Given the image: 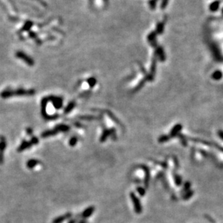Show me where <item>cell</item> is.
<instances>
[{
    "instance_id": "cell-1",
    "label": "cell",
    "mask_w": 223,
    "mask_h": 223,
    "mask_svg": "<svg viewBox=\"0 0 223 223\" xmlns=\"http://www.w3.org/2000/svg\"><path fill=\"white\" fill-rule=\"evenodd\" d=\"M35 92L36 91L34 89H6L1 93L0 96L3 98H8L13 97V96H33L35 94Z\"/></svg>"
},
{
    "instance_id": "cell-12",
    "label": "cell",
    "mask_w": 223,
    "mask_h": 223,
    "mask_svg": "<svg viewBox=\"0 0 223 223\" xmlns=\"http://www.w3.org/2000/svg\"><path fill=\"white\" fill-rule=\"evenodd\" d=\"M41 163L40 161L35 160V159H31V160H28L26 163V166L28 169H33L34 167H36L37 165H38Z\"/></svg>"
},
{
    "instance_id": "cell-7",
    "label": "cell",
    "mask_w": 223,
    "mask_h": 223,
    "mask_svg": "<svg viewBox=\"0 0 223 223\" xmlns=\"http://www.w3.org/2000/svg\"><path fill=\"white\" fill-rule=\"evenodd\" d=\"M147 40L149 44L153 47H157V33L155 31L151 32L147 36Z\"/></svg>"
},
{
    "instance_id": "cell-20",
    "label": "cell",
    "mask_w": 223,
    "mask_h": 223,
    "mask_svg": "<svg viewBox=\"0 0 223 223\" xmlns=\"http://www.w3.org/2000/svg\"><path fill=\"white\" fill-rule=\"evenodd\" d=\"M96 83H97V80L94 77L90 78H89L87 80V84H88V85L90 88H93L95 86Z\"/></svg>"
},
{
    "instance_id": "cell-11",
    "label": "cell",
    "mask_w": 223,
    "mask_h": 223,
    "mask_svg": "<svg viewBox=\"0 0 223 223\" xmlns=\"http://www.w3.org/2000/svg\"><path fill=\"white\" fill-rule=\"evenodd\" d=\"M113 131H114V129H105V130H104L103 132V134L100 136V142H102V143L105 142V141H106V139L108 138V137L111 136V134H112Z\"/></svg>"
},
{
    "instance_id": "cell-22",
    "label": "cell",
    "mask_w": 223,
    "mask_h": 223,
    "mask_svg": "<svg viewBox=\"0 0 223 223\" xmlns=\"http://www.w3.org/2000/svg\"><path fill=\"white\" fill-rule=\"evenodd\" d=\"M169 0H162L161 1V4H160V9L161 10H165L166 7H167L168 4Z\"/></svg>"
},
{
    "instance_id": "cell-24",
    "label": "cell",
    "mask_w": 223,
    "mask_h": 223,
    "mask_svg": "<svg viewBox=\"0 0 223 223\" xmlns=\"http://www.w3.org/2000/svg\"><path fill=\"white\" fill-rule=\"evenodd\" d=\"M79 217H82L80 214H78V215H77V217H75H75H74V218H71V219H70L68 221V223H77V222H78V218H79Z\"/></svg>"
},
{
    "instance_id": "cell-13",
    "label": "cell",
    "mask_w": 223,
    "mask_h": 223,
    "mask_svg": "<svg viewBox=\"0 0 223 223\" xmlns=\"http://www.w3.org/2000/svg\"><path fill=\"white\" fill-rule=\"evenodd\" d=\"M221 1L220 0H215L213 2H212L210 4V10L211 12H216L219 10V6H220Z\"/></svg>"
},
{
    "instance_id": "cell-8",
    "label": "cell",
    "mask_w": 223,
    "mask_h": 223,
    "mask_svg": "<svg viewBox=\"0 0 223 223\" xmlns=\"http://www.w3.org/2000/svg\"><path fill=\"white\" fill-rule=\"evenodd\" d=\"M1 141H0V164H1L4 160V151L6 149L7 142L6 140L4 137L1 138Z\"/></svg>"
},
{
    "instance_id": "cell-17",
    "label": "cell",
    "mask_w": 223,
    "mask_h": 223,
    "mask_svg": "<svg viewBox=\"0 0 223 223\" xmlns=\"http://www.w3.org/2000/svg\"><path fill=\"white\" fill-rule=\"evenodd\" d=\"M164 27L165 24L164 22H159L157 24V26H156V31L155 32L157 33V34H162L163 33L164 31Z\"/></svg>"
},
{
    "instance_id": "cell-21",
    "label": "cell",
    "mask_w": 223,
    "mask_h": 223,
    "mask_svg": "<svg viewBox=\"0 0 223 223\" xmlns=\"http://www.w3.org/2000/svg\"><path fill=\"white\" fill-rule=\"evenodd\" d=\"M78 142V138L76 137V136H73V137H72L71 138H70L69 141V146H75V145L77 144Z\"/></svg>"
},
{
    "instance_id": "cell-6",
    "label": "cell",
    "mask_w": 223,
    "mask_h": 223,
    "mask_svg": "<svg viewBox=\"0 0 223 223\" xmlns=\"http://www.w3.org/2000/svg\"><path fill=\"white\" fill-rule=\"evenodd\" d=\"M72 214L71 212H68V213H66L63 214V215H61L59 216V217L55 218L54 220L52 221V223H62L64 222V221H66V219L72 218Z\"/></svg>"
},
{
    "instance_id": "cell-3",
    "label": "cell",
    "mask_w": 223,
    "mask_h": 223,
    "mask_svg": "<svg viewBox=\"0 0 223 223\" xmlns=\"http://www.w3.org/2000/svg\"><path fill=\"white\" fill-rule=\"evenodd\" d=\"M38 143V138L37 137H35V136L32 137L30 141H25V140H24L23 142L21 143V144L19 146V147L18 148V151L21 152L23 151H25V150L27 149V148H30L32 146H33V145H37Z\"/></svg>"
},
{
    "instance_id": "cell-15",
    "label": "cell",
    "mask_w": 223,
    "mask_h": 223,
    "mask_svg": "<svg viewBox=\"0 0 223 223\" xmlns=\"http://www.w3.org/2000/svg\"><path fill=\"white\" fill-rule=\"evenodd\" d=\"M54 128L56 129L59 133V132H63V133L68 132V131L70 130L69 126L64 125V124H60V125H56Z\"/></svg>"
},
{
    "instance_id": "cell-23",
    "label": "cell",
    "mask_w": 223,
    "mask_h": 223,
    "mask_svg": "<svg viewBox=\"0 0 223 223\" xmlns=\"http://www.w3.org/2000/svg\"><path fill=\"white\" fill-rule=\"evenodd\" d=\"M156 4H157V0H150L149 1V5H150V7L152 10L155 9Z\"/></svg>"
},
{
    "instance_id": "cell-2",
    "label": "cell",
    "mask_w": 223,
    "mask_h": 223,
    "mask_svg": "<svg viewBox=\"0 0 223 223\" xmlns=\"http://www.w3.org/2000/svg\"><path fill=\"white\" fill-rule=\"evenodd\" d=\"M49 98L48 97L43 98L41 100V114L42 116L44 117V119L46 120H56L59 117V115H48L46 113V107H47V104L49 102Z\"/></svg>"
},
{
    "instance_id": "cell-18",
    "label": "cell",
    "mask_w": 223,
    "mask_h": 223,
    "mask_svg": "<svg viewBox=\"0 0 223 223\" xmlns=\"http://www.w3.org/2000/svg\"><path fill=\"white\" fill-rule=\"evenodd\" d=\"M131 198H132V200H133L134 203V208H135V210H136V212H137V213H140V212H141V207H140V203H139V201H137V198H135L134 196H131Z\"/></svg>"
},
{
    "instance_id": "cell-25",
    "label": "cell",
    "mask_w": 223,
    "mask_h": 223,
    "mask_svg": "<svg viewBox=\"0 0 223 223\" xmlns=\"http://www.w3.org/2000/svg\"><path fill=\"white\" fill-rule=\"evenodd\" d=\"M26 132L28 135H32V128H27V130H26Z\"/></svg>"
},
{
    "instance_id": "cell-16",
    "label": "cell",
    "mask_w": 223,
    "mask_h": 223,
    "mask_svg": "<svg viewBox=\"0 0 223 223\" xmlns=\"http://www.w3.org/2000/svg\"><path fill=\"white\" fill-rule=\"evenodd\" d=\"M75 106H76V102H75V101H72L70 103H69L67 106L66 107V108L64 109V115H67V114L69 113V112H71L74 109H75Z\"/></svg>"
},
{
    "instance_id": "cell-27",
    "label": "cell",
    "mask_w": 223,
    "mask_h": 223,
    "mask_svg": "<svg viewBox=\"0 0 223 223\" xmlns=\"http://www.w3.org/2000/svg\"></svg>"
},
{
    "instance_id": "cell-26",
    "label": "cell",
    "mask_w": 223,
    "mask_h": 223,
    "mask_svg": "<svg viewBox=\"0 0 223 223\" xmlns=\"http://www.w3.org/2000/svg\"><path fill=\"white\" fill-rule=\"evenodd\" d=\"M87 222L86 219H81V220L79 221L78 223H87Z\"/></svg>"
},
{
    "instance_id": "cell-10",
    "label": "cell",
    "mask_w": 223,
    "mask_h": 223,
    "mask_svg": "<svg viewBox=\"0 0 223 223\" xmlns=\"http://www.w3.org/2000/svg\"><path fill=\"white\" fill-rule=\"evenodd\" d=\"M57 134H59V132H58V131H56L55 128L52 129V130H48V131H46L42 133V134H41V137L44 138H49V137H51V136H54L55 135H56Z\"/></svg>"
},
{
    "instance_id": "cell-4",
    "label": "cell",
    "mask_w": 223,
    "mask_h": 223,
    "mask_svg": "<svg viewBox=\"0 0 223 223\" xmlns=\"http://www.w3.org/2000/svg\"><path fill=\"white\" fill-rule=\"evenodd\" d=\"M49 101L52 102L54 108L56 110H60L63 107V99L61 97L55 96H50L48 97Z\"/></svg>"
},
{
    "instance_id": "cell-5",
    "label": "cell",
    "mask_w": 223,
    "mask_h": 223,
    "mask_svg": "<svg viewBox=\"0 0 223 223\" xmlns=\"http://www.w3.org/2000/svg\"><path fill=\"white\" fill-rule=\"evenodd\" d=\"M16 57L20 60H22L23 61L25 62L27 65H30V66H32V65L35 64L34 63V60L30 57L27 56L26 54H25L23 51H18L16 53Z\"/></svg>"
},
{
    "instance_id": "cell-14",
    "label": "cell",
    "mask_w": 223,
    "mask_h": 223,
    "mask_svg": "<svg viewBox=\"0 0 223 223\" xmlns=\"http://www.w3.org/2000/svg\"><path fill=\"white\" fill-rule=\"evenodd\" d=\"M156 54H157V56L159 57V60H161V61H164L165 59V56L163 48L162 46H157L156 47Z\"/></svg>"
},
{
    "instance_id": "cell-19",
    "label": "cell",
    "mask_w": 223,
    "mask_h": 223,
    "mask_svg": "<svg viewBox=\"0 0 223 223\" xmlns=\"http://www.w3.org/2000/svg\"><path fill=\"white\" fill-rule=\"evenodd\" d=\"M79 119L83 120H97L98 117L96 116H93V115H84V116L79 117Z\"/></svg>"
},
{
    "instance_id": "cell-9",
    "label": "cell",
    "mask_w": 223,
    "mask_h": 223,
    "mask_svg": "<svg viewBox=\"0 0 223 223\" xmlns=\"http://www.w3.org/2000/svg\"><path fill=\"white\" fill-rule=\"evenodd\" d=\"M94 212H95V207H94L93 206L89 207H87L86 210H84V212H82L81 214V217L83 219H87L88 218V217H90V216L94 213Z\"/></svg>"
}]
</instances>
